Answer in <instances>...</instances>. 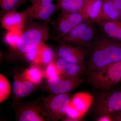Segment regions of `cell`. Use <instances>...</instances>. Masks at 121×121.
I'll use <instances>...</instances> for the list:
<instances>
[{"label": "cell", "instance_id": "7c38bea8", "mask_svg": "<svg viewBox=\"0 0 121 121\" xmlns=\"http://www.w3.org/2000/svg\"><path fill=\"white\" fill-rule=\"evenodd\" d=\"M28 13V20H38L47 24L51 16L58 10L56 5L52 3L47 5L41 4L39 1L26 9Z\"/></svg>", "mask_w": 121, "mask_h": 121}, {"label": "cell", "instance_id": "f546056e", "mask_svg": "<svg viewBox=\"0 0 121 121\" xmlns=\"http://www.w3.org/2000/svg\"><path fill=\"white\" fill-rule=\"evenodd\" d=\"M24 0V1L25 2H26V3L27 1L29 0V1L31 2L32 4H35L36 2L39 1L40 0Z\"/></svg>", "mask_w": 121, "mask_h": 121}, {"label": "cell", "instance_id": "4fadbf2b", "mask_svg": "<svg viewBox=\"0 0 121 121\" xmlns=\"http://www.w3.org/2000/svg\"><path fill=\"white\" fill-rule=\"evenodd\" d=\"M58 75L68 78L80 77L86 70L85 67L68 62L56 56L54 60Z\"/></svg>", "mask_w": 121, "mask_h": 121}, {"label": "cell", "instance_id": "9c48e42d", "mask_svg": "<svg viewBox=\"0 0 121 121\" xmlns=\"http://www.w3.org/2000/svg\"><path fill=\"white\" fill-rule=\"evenodd\" d=\"M56 47V56L70 62L85 67L88 48L59 42Z\"/></svg>", "mask_w": 121, "mask_h": 121}, {"label": "cell", "instance_id": "7a4b0ae2", "mask_svg": "<svg viewBox=\"0 0 121 121\" xmlns=\"http://www.w3.org/2000/svg\"><path fill=\"white\" fill-rule=\"evenodd\" d=\"M49 30L46 23L28 20L15 50L25 55L49 39Z\"/></svg>", "mask_w": 121, "mask_h": 121}, {"label": "cell", "instance_id": "ffe728a7", "mask_svg": "<svg viewBox=\"0 0 121 121\" xmlns=\"http://www.w3.org/2000/svg\"><path fill=\"white\" fill-rule=\"evenodd\" d=\"M33 64L32 66L26 69L23 73L25 78L33 84H39L44 77V71L37 66Z\"/></svg>", "mask_w": 121, "mask_h": 121}, {"label": "cell", "instance_id": "30bf717a", "mask_svg": "<svg viewBox=\"0 0 121 121\" xmlns=\"http://www.w3.org/2000/svg\"><path fill=\"white\" fill-rule=\"evenodd\" d=\"M48 89L53 94H66L73 90L83 82L80 77L68 78L58 76L52 79H47Z\"/></svg>", "mask_w": 121, "mask_h": 121}, {"label": "cell", "instance_id": "52a82bcc", "mask_svg": "<svg viewBox=\"0 0 121 121\" xmlns=\"http://www.w3.org/2000/svg\"><path fill=\"white\" fill-rule=\"evenodd\" d=\"M17 106L16 115L17 121H52L43 103L35 102L20 103Z\"/></svg>", "mask_w": 121, "mask_h": 121}, {"label": "cell", "instance_id": "9a60e30c", "mask_svg": "<svg viewBox=\"0 0 121 121\" xmlns=\"http://www.w3.org/2000/svg\"><path fill=\"white\" fill-rule=\"evenodd\" d=\"M12 88L13 95L17 100L31 94L35 90V84L26 79L22 74L14 77Z\"/></svg>", "mask_w": 121, "mask_h": 121}, {"label": "cell", "instance_id": "83f0119b", "mask_svg": "<svg viewBox=\"0 0 121 121\" xmlns=\"http://www.w3.org/2000/svg\"><path fill=\"white\" fill-rule=\"evenodd\" d=\"M112 116L114 121H121V112L115 114Z\"/></svg>", "mask_w": 121, "mask_h": 121}, {"label": "cell", "instance_id": "44dd1931", "mask_svg": "<svg viewBox=\"0 0 121 121\" xmlns=\"http://www.w3.org/2000/svg\"><path fill=\"white\" fill-rule=\"evenodd\" d=\"M54 60V54L52 50L45 43L40 46L39 54V64L48 65Z\"/></svg>", "mask_w": 121, "mask_h": 121}, {"label": "cell", "instance_id": "277c9868", "mask_svg": "<svg viewBox=\"0 0 121 121\" xmlns=\"http://www.w3.org/2000/svg\"><path fill=\"white\" fill-rule=\"evenodd\" d=\"M99 33V29L95 22L86 19L64 35L52 39L58 43L89 48Z\"/></svg>", "mask_w": 121, "mask_h": 121}, {"label": "cell", "instance_id": "e0dca14e", "mask_svg": "<svg viewBox=\"0 0 121 121\" xmlns=\"http://www.w3.org/2000/svg\"><path fill=\"white\" fill-rule=\"evenodd\" d=\"M104 0H84L82 12L87 19L96 22L100 20Z\"/></svg>", "mask_w": 121, "mask_h": 121}, {"label": "cell", "instance_id": "7402d4cb", "mask_svg": "<svg viewBox=\"0 0 121 121\" xmlns=\"http://www.w3.org/2000/svg\"><path fill=\"white\" fill-rule=\"evenodd\" d=\"M12 88L9 82L4 75L0 74V103L7 99L10 95Z\"/></svg>", "mask_w": 121, "mask_h": 121}, {"label": "cell", "instance_id": "6da1fadb", "mask_svg": "<svg viewBox=\"0 0 121 121\" xmlns=\"http://www.w3.org/2000/svg\"><path fill=\"white\" fill-rule=\"evenodd\" d=\"M121 60V43L108 39L99 31L88 48L86 71L95 70Z\"/></svg>", "mask_w": 121, "mask_h": 121}, {"label": "cell", "instance_id": "f1b7e54d", "mask_svg": "<svg viewBox=\"0 0 121 121\" xmlns=\"http://www.w3.org/2000/svg\"><path fill=\"white\" fill-rule=\"evenodd\" d=\"M121 13V0H112Z\"/></svg>", "mask_w": 121, "mask_h": 121}, {"label": "cell", "instance_id": "3957f363", "mask_svg": "<svg viewBox=\"0 0 121 121\" xmlns=\"http://www.w3.org/2000/svg\"><path fill=\"white\" fill-rule=\"evenodd\" d=\"M87 82L102 91L114 88L121 82V60L95 70L87 72Z\"/></svg>", "mask_w": 121, "mask_h": 121}, {"label": "cell", "instance_id": "603a6c76", "mask_svg": "<svg viewBox=\"0 0 121 121\" xmlns=\"http://www.w3.org/2000/svg\"><path fill=\"white\" fill-rule=\"evenodd\" d=\"M2 15L8 12L16 10L18 7L26 2L24 0H0Z\"/></svg>", "mask_w": 121, "mask_h": 121}, {"label": "cell", "instance_id": "ac0fdd59", "mask_svg": "<svg viewBox=\"0 0 121 121\" xmlns=\"http://www.w3.org/2000/svg\"><path fill=\"white\" fill-rule=\"evenodd\" d=\"M100 20L108 21L121 20V13L112 0H104Z\"/></svg>", "mask_w": 121, "mask_h": 121}, {"label": "cell", "instance_id": "cb8c5ba5", "mask_svg": "<svg viewBox=\"0 0 121 121\" xmlns=\"http://www.w3.org/2000/svg\"><path fill=\"white\" fill-rule=\"evenodd\" d=\"M22 32L23 29L8 31L5 36V41L12 48L15 50Z\"/></svg>", "mask_w": 121, "mask_h": 121}, {"label": "cell", "instance_id": "484cf974", "mask_svg": "<svg viewBox=\"0 0 121 121\" xmlns=\"http://www.w3.org/2000/svg\"><path fill=\"white\" fill-rule=\"evenodd\" d=\"M44 73V77L47 79L54 78L58 76L54 60L48 64Z\"/></svg>", "mask_w": 121, "mask_h": 121}, {"label": "cell", "instance_id": "ba28073f", "mask_svg": "<svg viewBox=\"0 0 121 121\" xmlns=\"http://www.w3.org/2000/svg\"><path fill=\"white\" fill-rule=\"evenodd\" d=\"M70 99L68 93L54 94L44 99V105L52 121H58L65 117Z\"/></svg>", "mask_w": 121, "mask_h": 121}, {"label": "cell", "instance_id": "2e32d148", "mask_svg": "<svg viewBox=\"0 0 121 121\" xmlns=\"http://www.w3.org/2000/svg\"><path fill=\"white\" fill-rule=\"evenodd\" d=\"M94 101V97L90 93L81 91L75 93L72 96L70 104L85 115Z\"/></svg>", "mask_w": 121, "mask_h": 121}, {"label": "cell", "instance_id": "d4e9b609", "mask_svg": "<svg viewBox=\"0 0 121 121\" xmlns=\"http://www.w3.org/2000/svg\"><path fill=\"white\" fill-rule=\"evenodd\" d=\"M41 44L37 47L27 52L24 55L26 59L29 61L31 62L33 64L39 65V54L40 46Z\"/></svg>", "mask_w": 121, "mask_h": 121}, {"label": "cell", "instance_id": "5bb4252c", "mask_svg": "<svg viewBox=\"0 0 121 121\" xmlns=\"http://www.w3.org/2000/svg\"><path fill=\"white\" fill-rule=\"evenodd\" d=\"M95 23L103 35L110 39L121 43V20H99Z\"/></svg>", "mask_w": 121, "mask_h": 121}, {"label": "cell", "instance_id": "8fae6325", "mask_svg": "<svg viewBox=\"0 0 121 121\" xmlns=\"http://www.w3.org/2000/svg\"><path fill=\"white\" fill-rule=\"evenodd\" d=\"M28 17L26 9L22 12L9 11L2 15L1 19V26L8 31L21 30L24 27Z\"/></svg>", "mask_w": 121, "mask_h": 121}, {"label": "cell", "instance_id": "4dcf8cb0", "mask_svg": "<svg viewBox=\"0 0 121 121\" xmlns=\"http://www.w3.org/2000/svg\"><path fill=\"white\" fill-rule=\"evenodd\" d=\"M56 0L57 1H58V0Z\"/></svg>", "mask_w": 121, "mask_h": 121}, {"label": "cell", "instance_id": "4316f807", "mask_svg": "<svg viewBox=\"0 0 121 121\" xmlns=\"http://www.w3.org/2000/svg\"><path fill=\"white\" fill-rule=\"evenodd\" d=\"M95 120L97 121H114L112 115L106 114L97 115Z\"/></svg>", "mask_w": 121, "mask_h": 121}, {"label": "cell", "instance_id": "d6986e66", "mask_svg": "<svg viewBox=\"0 0 121 121\" xmlns=\"http://www.w3.org/2000/svg\"><path fill=\"white\" fill-rule=\"evenodd\" d=\"M84 0H58L56 4L58 10L65 12H82Z\"/></svg>", "mask_w": 121, "mask_h": 121}, {"label": "cell", "instance_id": "8992f818", "mask_svg": "<svg viewBox=\"0 0 121 121\" xmlns=\"http://www.w3.org/2000/svg\"><path fill=\"white\" fill-rule=\"evenodd\" d=\"M86 19L83 12H61L58 17L51 23L54 35L52 38H58L64 35L79 24Z\"/></svg>", "mask_w": 121, "mask_h": 121}, {"label": "cell", "instance_id": "5b68a950", "mask_svg": "<svg viewBox=\"0 0 121 121\" xmlns=\"http://www.w3.org/2000/svg\"><path fill=\"white\" fill-rule=\"evenodd\" d=\"M95 112L97 116L106 114L112 115L121 112V88L102 91L94 100Z\"/></svg>", "mask_w": 121, "mask_h": 121}]
</instances>
